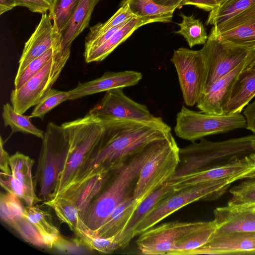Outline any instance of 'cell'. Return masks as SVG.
I'll return each instance as SVG.
<instances>
[{"label": "cell", "instance_id": "1", "mask_svg": "<svg viewBox=\"0 0 255 255\" xmlns=\"http://www.w3.org/2000/svg\"><path fill=\"white\" fill-rule=\"evenodd\" d=\"M102 122L104 130L98 143L63 192L94 176L117 171L149 143L171 133V128L161 118L151 122Z\"/></svg>", "mask_w": 255, "mask_h": 255}, {"label": "cell", "instance_id": "2", "mask_svg": "<svg viewBox=\"0 0 255 255\" xmlns=\"http://www.w3.org/2000/svg\"><path fill=\"white\" fill-rule=\"evenodd\" d=\"M164 138L154 140L117 171L114 179L92 201L82 220L89 231L98 229L115 208L129 196L142 166Z\"/></svg>", "mask_w": 255, "mask_h": 255}, {"label": "cell", "instance_id": "3", "mask_svg": "<svg viewBox=\"0 0 255 255\" xmlns=\"http://www.w3.org/2000/svg\"><path fill=\"white\" fill-rule=\"evenodd\" d=\"M255 133L221 141L204 138L179 148V162L172 178L224 164L249 155L254 151L251 146Z\"/></svg>", "mask_w": 255, "mask_h": 255}, {"label": "cell", "instance_id": "4", "mask_svg": "<svg viewBox=\"0 0 255 255\" xmlns=\"http://www.w3.org/2000/svg\"><path fill=\"white\" fill-rule=\"evenodd\" d=\"M61 125L68 133L69 148L52 198L60 195L77 174L98 143L104 130L102 122L89 112L83 118Z\"/></svg>", "mask_w": 255, "mask_h": 255}, {"label": "cell", "instance_id": "5", "mask_svg": "<svg viewBox=\"0 0 255 255\" xmlns=\"http://www.w3.org/2000/svg\"><path fill=\"white\" fill-rule=\"evenodd\" d=\"M42 140L34 183H38V197L44 202L52 198L54 194L66 161L69 139L68 132L62 125L50 122Z\"/></svg>", "mask_w": 255, "mask_h": 255}, {"label": "cell", "instance_id": "6", "mask_svg": "<svg viewBox=\"0 0 255 255\" xmlns=\"http://www.w3.org/2000/svg\"><path fill=\"white\" fill-rule=\"evenodd\" d=\"M233 183L227 180H216L174 191L159 202L142 220L134 231V236L154 227L173 213L193 202L218 199Z\"/></svg>", "mask_w": 255, "mask_h": 255}, {"label": "cell", "instance_id": "7", "mask_svg": "<svg viewBox=\"0 0 255 255\" xmlns=\"http://www.w3.org/2000/svg\"><path fill=\"white\" fill-rule=\"evenodd\" d=\"M179 150L170 133L141 169L133 191L136 200L140 203L173 177L179 162Z\"/></svg>", "mask_w": 255, "mask_h": 255}, {"label": "cell", "instance_id": "8", "mask_svg": "<svg viewBox=\"0 0 255 255\" xmlns=\"http://www.w3.org/2000/svg\"><path fill=\"white\" fill-rule=\"evenodd\" d=\"M246 128V119L241 113L214 115L183 106L177 114L174 131L179 138L194 142L208 135Z\"/></svg>", "mask_w": 255, "mask_h": 255}, {"label": "cell", "instance_id": "9", "mask_svg": "<svg viewBox=\"0 0 255 255\" xmlns=\"http://www.w3.org/2000/svg\"><path fill=\"white\" fill-rule=\"evenodd\" d=\"M70 53L71 49L62 48L41 70L20 87L11 91L10 102L16 112L23 114L45 97L60 76Z\"/></svg>", "mask_w": 255, "mask_h": 255}, {"label": "cell", "instance_id": "10", "mask_svg": "<svg viewBox=\"0 0 255 255\" xmlns=\"http://www.w3.org/2000/svg\"><path fill=\"white\" fill-rule=\"evenodd\" d=\"M255 49L234 45L223 40L213 26L206 42L200 49L206 65L204 93L216 81L234 70Z\"/></svg>", "mask_w": 255, "mask_h": 255}, {"label": "cell", "instance_id": "11", "mask_svg": "<svg viewBox=\"0 0 255 255\" xmlns=\"http://www.w3.org/2000/svg\"><path fill=\"white\" fill-rule=\"evenodd\" d=\"M171 61L177 73L184 101L192 107L204 92L206 65L202 53L200 50L180 47L174 51Z\"/></svg>", "mask_w": 255, "mask_h": 255}, {"label": "cell", "instance_id": "12", "mask_svg": "<svg viewBox=\"0 0 255 255\" xmlns=\"http://www.w3.org/2000/svg\"><path fill=\"white\" fill-rule=\"evenodd\" d=\"M252 154L224 164L172 178L167 182L177 191L216 180H227L234 182L254 177H255V160Z\"/></svg>", "mask_w": 255, "mask_h": 255}, {"label": "cell", "instance_id": "13", "mask_svg": "<svg viewBox=\"0 0 255 255\" xmlns=\"http://www.w3.org/2000/svg\"><path fill=\"white\" fill-rule=\"evenodd\" d=\"M89 113L102 121L129 120L151 122L160 119L153 116L145 105L127 97L122 88L106 91L103 98Z\"/></svg>", "mask_w": 255, "mask_h": 255}, {"label": "cell", "instance_id": "14", "mask_svg": "<svg viewBox=\"0 0 255 255\" xmlns=\"http://www.w3.org/2000/svg\"><path fill=\"white\" fill-rule=\"evenodd\" d=\"M205 222L174 221L154 226L140 234L136 244L142 254L167 255L179 240L201 227Z\"/></svg>", "mask_w": 255, "mask_h": 255}, {"label": "cell", "instance_id": "15", "mask_svg": "<svg viewBox=\"0 0 255 255\" xmlns=\"http://www.w3.org/2000/svg\"><path fill=\"white\" fill-rule=\"evenodd\" d=\"M255 252V232H215L206 244L188 255H253Z\"/></svg>", "mask_w": 255, "mask_h": 255}, {"label": "cell", "instance_id": "16", "mask_svg": "<svg viewBox=\"0 0 255 255\" xmlns=\"http://www.w3.org/2000/svg\"><path fill=\"white\" fill-rule=\"evenodd\" d=\"M255 58V49L234 70L216 81L204 93L197 107L202 112L214 115H223V109L234 83L240 72Z\"/></svg>", "mask_w": 255, "mask_h": 255}, {"label": "cell", "instance_id": "17", "mask_svg": "<svg viewBox=\"0 0 255 255\" xmlns=\"http://www.w3.org/2000/svg\"><path fill=\"white\" fill-rule=\"evenodd\" d=\"M62 41V33L54 31L49 14H42L38 25L25 43L16 74H19L32 60Z\"/></svg>", "mask_w": 255, "mask_h": 255}, {"label": "cell", "instance_id": "18", "mask_svg": "<svg viewBox=\"0 0 255 255\" xmlns=\"http://www.w3.org/2000/svg\"><path fill=\"white\" fill-rule=\"evenodd\" d=\"M141 73L130 70L121 72H106L101 77L84 83L79 82L69 91V100L107 91L108 90L136 85L142 79Z\"/></svg>", "mask_w": 255, "mask_h": 255}, {"label": "cell", "instance_id": "19", "mask_svg": "<svg viewBox=\"0 0 255 255\" xmlns=\"http://www.w3.org/2000/svg\"><path fill=\"white\" fill-rule=\"evenodd\" d=\"M216 232H255V212L253 205H229L214 210Z\"/></svg>", "mask_w": 255, "mask_h": 255}, {"label": "cell", "instance_id": "20", "mask_svg": "<svg viewBox=\"0 0 255 255\" xmlns=\"http://www.w3.org/2000/svg\"><path fill=\"white\" fill-rule=\"evenodd\" d=\"M255 96V69L243 70L234 83L224 106L223 115L240 114Z\"/></svg>", "mask_w": 255, "mask_h": 255}, {"label": "cell", "instance_id": "21", "mask_svg": "<svg viewBox=\"0 0 255 255\" xmlns=\"http://www.w3.org/2000/svg\"><path fill=\"white\" fill-rule=\"evenodd\" d=\"M168 182L150 194L137 206L124 230L116 236L120 248L127 247L134 237V232L142 220L162 200L174 192Z\"/></svg>", "mask_w": 255, "mask_h": 255}, {"label": "cell", "instance_id": "22", "mask_svg": "<svg viewBox=\"0 0 255 255\" xmlns=\"http://www.w3.org/2000/svg\"><path fill=\"white\" fill-rule=\"evenodd\" d=\"M110 174L111 173H106L94 176L67 190L57 197H63L70 200L77 208L82 219L92 201L103 190Z\"/></svg>", "mask_w": 255, "mask_h": 255}, {"label": "cell", "instance_id": "23", "mask_svg": "<svg viewBox=\"0 0 255 255\" xmlns=\"http://www.w3.org/2000/svg\"><path fill=\"white\" fill-rule=\"evenodd\" d=\"M139 204L132 194L115 208L98 229L94 231H87L93 235L102 238H110L120 235Z\"/></svg>", "mask_w": 255, "mask_h": 255}, {"label": "cell", "instance_id": "24", "mask_svg": "<svg viewBox=\"0 0 255 255\" xmlns=\"http://www.w3.org/2000/svg\"><path fill=\"white\" fill-rule=\"evenodd\" d=\"M148 24L143 19L133 17L125 22L105 42L98 47L84 52L86 63L100 62L105 59L120 44L124 42L136 29Z\"/></svg>", "mask_w": 255, "mask_h": 255}, {"label": "cell", "instance_id": "25", "mask_svg": "<svg viewBox=\"0 0 255 255\" xmlns=\"http://www.w3.org/2000/svg\"><path fill=\"white\" fill-rule=\"evenodd\" d=\"M100 0H80L67 27L62 32L63 49H71L74 40L88 27L95 7Z\"/></svg>", "mask_w": 255, "mask_h": 255}, {"label": "cell", "instance_id": "26", "mask_svg": "<svg viewBox=\"0 0 255 255\" xmlns=\"http://www.w3.org/2000/svg\"><path fill=\"white\" fill-rule=\"evenodd\" d=\"M136 17L143 19L148 24L155 22H169L172 21L173 13L177 7L163 6L153 0H124Z\"/></svg>", "mask_w": 255, "mask_h": 255}, {"label": "cell", "instance_id": "27", "mask_svg": "<svg viewBox=\"0 0 255 255\" xmlns=\"http://www.w3.org/2000/svg\"><path fill=\"white\" fill-rule=\"evenodd\" d=\"M23 216L36 228L46 247L52 249L61 234L52 223L50 215L37 206L27 205L24 207Z\"/></svg>", "mask_w": 255, "mask_h": 255}, {"label": "cell", "instance_id": "28", "mask_svg": "<svg viewBox=\"0 0 255 255\" xmlns=\"http://www.w3.org/2000/svg\"><path fill=\"white\" fill-rule=\"evenodd\" d=\"M215 231L216 227L213 220L205 222L201 227L179 240L167 255H188L191 251L206 244Z\"/></svg>", "mask_w": 255, "mask_h": 255}, {"label": "cell", "instance_id": "29", "mask_svg": "<svg viewBox=\"0 0 255 255\" xmlns=\"http://www.w3.org/2000/svg\"><path fill=\"white\" fill-rule=\"evenodd\" d=\"M51 207L58 219L75 233L78 229L87 228L74 204L69 199L57 197L43 202Z\"/></svg>", "mask_w": 255, "mask_h": 255}, {"label": "cell", "instance_id": "30", "mask_svg": "<svg viewBox=\"0 0 255 255\" xmlns=\"http://www.w3.org/2000/svg\"><path fill=\"white\" fill-rule=\"evenodd\" d=\"M2 110V116L4 126L10 127L11 134L22 132L43 139L44 132L31 123L30 116H24L17 113L9 103L3 105Z\"/></svg>", "mask_w": 255, "mask_h": 255}, {"label": "cell", "instance_id": "31", "mask_svg": "<svg viewBox=\"0 0 255 255\" xmlns=\"http://www.w3.org/2000/svg\"><path fill=\"white\" fill-rule=\"evenodd\" d=\"M179 15L182 20L177 23L179 29L174 32L183 36L190 48L196 45H204L208 36L202 22L193 15L187 16L181 12Z\"/></svg>", "mask_w": 255, "mask_h": 255}, {"label": "cell", "instance_id": "32", "mask_svg": "<svg viewBox=\"0 0 255 255\" xmlns=\"http://www.w3.org/2000/svg\"><path fill=\"white\" fill-rule=\"evenodd\" d=\"M254 4L255 0H227L210 12L206 24H221Z\"/></svg>", "mask_w": 255, "mask_h": 255}, {"label": "cell", "instance_id": "33", "mask_svg": "<svg viewBox=\"0 0 255 255\" xmlns=\"http://www.w3.org/2000/svg\"><path fill=\"white\" fill-rule=\"evenodd\" d=\"M34 162L29 156L19 152H16L9 157L12 176L33 192H35L32 175Z\"/></svg>", "mask_w": 255, "mask_h": 255}, {"label": "cell", "instance_id": "34", "mask_svg": "<svg viewBox=\"0 0 255 255\" xmlns=\"http://www.w3.org/2000/svg\"><path fill=\"white\" fill-rule=\"evenodd\" d=\"M80 0H52L49 15L54 31L62 33L67 27Z\"/></svg>", "mask_w": 255, "mask_h": 255}, {"label": "cell", "instance_id": "35", "mask_svg": "<svg viewBox=\"0 0 255 255\" xmlns=\"http://www.w3.org/2000/svg\"><path fill=\"white\" fill-rule=\"evenodd\" d=\"M217 32L223 40L230 44L255 49V20L223 32Z\"/></svg>", "mask_w": 255, "mask_h": 255}, {"label": "cell", "instance_id": "36", "mask_svg": "<svg viewBox=\"0 0 255 255\" xmlns=\"http://www.w3.org/2000/svg\"><path fill=\"white\" fill-rule=\"evenodd\" d=\"M135 17L131 12L128 3L122 2L121 7L105 22H99L91 27L85 38V44L103 35L110 29L120 25L131 18Z\"/></svg>", "mask_w": 255, "mask_h": 255}, {"label": "cell", "instance_id": "37", "mask_svg": "<svg viewBox=\"0 0 255 255\" xmlns=\"http://www.w3.org/2000/svg\"><path fill=\"white\" fill-rule=\"evenodd\" d=\"M62 48V41L32 60L19 74L16 75L14 82V89L20 87L41 70L50 59Z\"/></svg>", "mask_w": 255, "mask_h": 255}, {"label": "cell", "instance_id": "38", "mask_svg": "<svg viewBox=\"0 0 255 255\" xmlns=\"http://www.w3.org/2000/svg\"><path fill=\"white\" fill-rule=\"evenodd\" d=\"M88 248L99 253L111 254L120 249L116 236L110 238H102L93 235L86 229H78L75 233Z\"/></svg>", "mask_w": 255, "mask_h": 255}, {"label": "cell", "instance_id": "39", "mask_svg": "<svg viewBox=\"0 0 255 255\" xmlns=\"http://www.w3.org/2000/svg\"><path fill=\"white\" fill-rule=\"evenodd\" d=\"M0 184L6 192L15 195L22 200L27 206H33L41 201L35 192L27 188L13 177L11 174L5 175L0 172Z\"/></svg>", "mask_w": 255, "mask_h": 255}, {"label": "cell", "instance_id": "40", "mask_svg": "<svg viewBox=\"0 0 255 255\" xmlns=\"http://www.w3.org/2000/svg\"><path fill=\"white\" fill-rule=\"evenodd\" d=\"M232 197L229 205L255 204V177L246 178L230 190Z\"/></svg>", "mask_w": 255, "mask_h": 255}, {"label": "cell", "instance_id": "41", "mask_svg": "<svg viewBox=\"0 0 255 255\" xmlns=\"http://www.w3.org/2000/svg\"><path fill=\"white\" fill-rule=\"evenodd\" d=\"M7 225L26 242L37 247H46L41 236L32 223L23 216L13 219Z\"/></svg>", "mask_w": 255, "mask_h": 255}, {"label": "cell", "instance_id": "42", "mask_svg": "<svg viewBox=\"0 0 255 255\" xmlns=\"http://www.w3.org/2000/svg\"><path fill=\"white\" fill-rule=\"evenodd\" d=\"M24 207L20 199L9 192L0 195V217L7 224L13 219L23 216Z\"/></svg>", "mask_w": 255, "mask_h": 255}, {"label": "cell", "instance_id": "43", "mask_svg": "<svg viewBox=\"0 0 255 255\" xmlns=\"http://www.w3.org/2000/svg\"><path fill=\"white\" fill-rule=\"evenodd\" d=\"M69 100V91L51 89L44 98L35 106L30 115L32 118L43 119L44 116L61 103Z\"/></svg>", "mask_w": 255, "mask_h": 255}, {"label": "cell", "instance_id": "44", "mask_svg": "<svg viewBox=\"0 0 255 255\" xmlns=\"http://www.w3.org/2000/svg\"><path fill=\"white\" fill-rule=\"evenodd\" d=\"M52 249L64 254L76 255L89 254L92 251L77 237L68 239L62 235L55 241Z\"/></svg>", "mask_w": 255, "mask_h": 255}, {"label": "cell", "instance_id": "45", "mask_svg": "<svg viewBox=\"0 0 255 255\" xmlns=\"http://www.w3.org/2000/svg\"><path fill=\"white\" fill-rule=\"evenodd\" d=\"M255 20V4L225 22L213 25L219 33L235 28Z\"/></svg>", "mask_w": 255, "mask_h": 255}, {"label": "cell", "instance_id": "46", "mask_svg": "<svg viewBox=\"0 0 255 255\" xmlns=\"http://www.w3.org/2000/svg\"><path fill=\"white\" fill-rule=\"evenodd\" d=\"M17 6H24L33 12L44 14L51 8L52 0H16Z\"/></svg>", "mask_w": 255, "mask_h": 255}, {"label": "cell", "instance_id": "47", "mask_svg": "<svg viewBox=\"0 0 255 255\" xmlns=\"http://www.w3.org/2000/svg\"><path fill=\"white\" fill-rule=\"evenodd\" d=\"M184 5H194L207 11H211L218 6L216 0H185L181 3L180 8Z\"/></svg>", "mask_w": 255, "mask_h": 255}, {"label": "cell", "instance_id": "48", "mask_svg": "<svg viewBox=\"0 0 255 255\" xmlns=\"http://www.w3.org/2000/svg\"><path fill=\"white\" fill-rule=\"evenodd\" d=\"M244 115L246 121V128L255 133V101L244 110Z\"/></svg>", "mask_w": 255, "mask_h": 255}, {"label": "cell", "instance_id": "49", "mask_svg": "<svg viewBox=\"0 0 255 255\" xmlns=\"http://www.w3.org/2000/svg\"><path fill=\"white\" fill-rule=\"evenodd\" d=\"M4 141L1 136L0 139V168L2 173L5 175L11 174L9 166V157L8 153L4 148Z\"/></svg>", "mask_w": 255, "mask_h": 255}, {"label": "cell", "instance_id": "50", "mask_svg": "<svg viewBox=\"0 0 255 255\" xmlns=\"http://www.w3.org/2000/svg\"><path fill=\"white\" fill-rule=\"evenodd\" d=\"M17 6L16 0H0V14Z\"/></svg>", "mask_w": 255, "mask_h": 255}, {"label": "cell", "instance_id": "51", "mask_svg": "<svg viewBox=\"0 0 255 255\" xmlns=\"http://www.w3.org/2000/svg\"><path fill=\"white\" fill-rule=\"evenodd\" d=\"M157 4L167 7H176L180 8V5L183 0H153Z\"/></svg>", "mask_w": 255, "mask_h": 255}, {"label": "cell", "instance_id": "52", "mask_svg": "<svg viewBox=\"0 0 255 255\" xmlns=\"http://www.w3.org/2000/svg\"><path fill=\"white\" fill-rule=\"evenodd\" d=\"M251 146L254 151L255 152L253 153L252 154V156L253 157L254 159L255 160V138L253 139L251 143Z\"/></svg>", "mask_w": 255, "mask_h": 255}, {"label": "cell", "instance_id": "53", "mask_svg": "<svg viewBox=\"0 0 255 255\" xmlns=\"http://www.w3.org/2000/svg\"><path fill=\"white\" fill-rule=\"evenodd\" d=\"M248 67L249 68L255 69V58L251 62Z\"/></svg>", "mask_w": 255, "mask_h": 255}, {"label": "cell", "instance_id": "54", "mask_svg": "<svg viewBox=\"0 0 255 255\" xmlns=\"http://www.w3.org/2000/svg\"><path fill=\"white\" fill-rule=\"evenodd\" d=\"M227 0H216L218 6L221 5Z\"/></svg>", "mask_w": 255, "mask_h": 255}, {"label": "cell", "instance_id": "55", "mask_svg": "<svg viewBox=\"0 0 255 255\" xmlns=\"http://www.w3.org/2000/svg\"><path fill=\"white\" fill-rule=\"evenodd\" d=\"M252 205H253L254 211L255 212V204H252Z\"/></svg>", "mask_w": 255, "mask_h": 255}, {"label": "cell", "instance_id": "56", "mask_svg": "<svg viewBox=\"0 0 255 255\" xmlns=\"http://www.w3.org/2000/svg\"><path fill=\"white\" fill-rule=\"evenodd\" d=\"M253 255H255V252L254 253V254H253Z\"/></svg>", "mask_w": 255, "mask_h": 255}, {"label": "cell", "instance_id": "57", "mask_svg": "<svg viewBox=\"0 0 255 255\" xmlns=\"http://www.w3.org/2000/svg\"><path fill=\"white\" fill-rule=\"evenodd\" d=\"M184 0H182V1H184Z\"/></svg>", "mask_w": 255, "mask_h": 255}]
</instances>
